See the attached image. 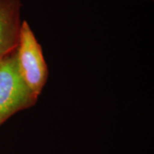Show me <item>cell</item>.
<instances>
[{
	"label": "cell",
	"mask_w": 154,
	"mask_h": 154,
	"mask_svg": "<svg viewBox=\"0 0 154 154\" xmlns=\"http://www.w3.org/2000/svg\"><path fill=\"white\" fill-rule=\"evenodd\" d=\"M21 0H0V59L17 48L22 26Z\"/></svg>",
	"instance_id": "obj_3"
},
{
	"label": "cell",
	"mask_w": 154,
	"mask_h": 154,
	"mask_svg": "<svg viewBox=\"0 0 154 154\" xmlns=\"http://www.w3.org/2000/svg\"><path fill=\"white\" fill-rule=\"evenodd\" d=\"M15 51L0 59V126L17 112L33 107L38 98L20 75Z\"/></svg>",
	"instance_id": "obj_1"
},
{
	"label": "cell",
	"mask_w": 154,
	"mask_h": 154,
	"mask_svg": "<svg viewBox=\"0 0 154 154\" xmlns=\"http://www.w3.org/2000/svg\"><path fill=\"white\" fill-rule=\"evenodd\" d=\"M18 71L23 82L38 97L49 76L48 67L38 39L27 21H22L15 51Z\"/></svg>",
	"instance_id": "obj_2"
}]
</instances>
